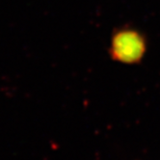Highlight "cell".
<instances>
[{"label": "cell", "mask_w": 160, "mask_h": 160, "mask_svg": "<svg viewBox=\"0 0 160 160\" xmlns=\"http://www.w3.org/2000/svg\"><path fill=\"white\" fill-rule=\"evenodd\" d=\"M147 50V42L142 34L132 28L117 30L111 37L109 55L122 64H137L141 62Z\"/></svg>", "instance_id": "cell-1"}]
</instances>
